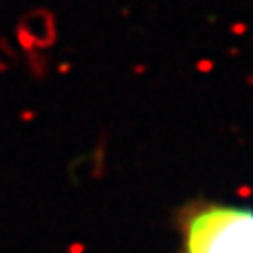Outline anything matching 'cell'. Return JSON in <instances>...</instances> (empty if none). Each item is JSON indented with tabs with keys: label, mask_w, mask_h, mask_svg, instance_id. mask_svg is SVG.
<instances>
[{
	"label": "cell",
	"mask_w": 253,
	"mask_h": 253,
	"mask_svg": "<svg viewBox=\"0 0 253 253\" xmlns=\"http://www.w3.org/2000/svg\"><path fill=\"white\" fill-rule=\"evenodd\" d=\"M181 253H253V217L247 207L199 201L181 209Z\"/></svg>",
	"instance_id": "cell-1"
}]
</instances>
